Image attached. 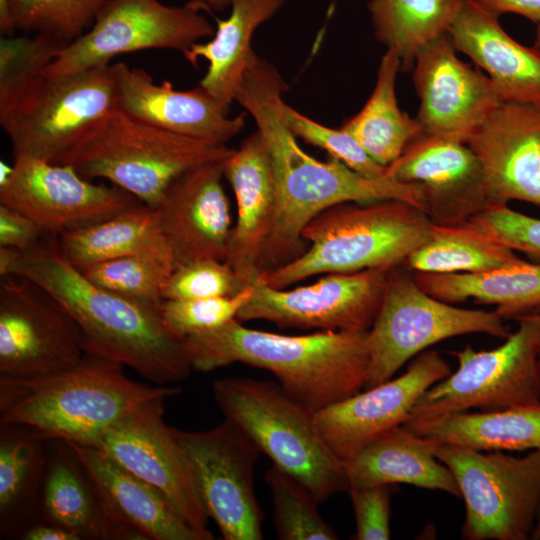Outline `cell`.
I'll return each instance as SVG.
<instances>
[{"mask_svg":"<svg viewBox=\"0 0 540 540\" xmlns=\"http://www.w3.org/2000/svg\"><path fill=\"white\" fill-rule=\"evenodd\" d=\"M110 0H8L15 30L47 33L66 44L84 34Z\"/></svg>","mask_w":540,"mask_h":540,"instance_id":"37","label":"cell"},{"mask_svg":"<svg viewBox=\"0 0 540 540\" xmlns=\"http://www.w3.org/2000/svg\"><path fill=\"white\" fill-rule=\"evenodd\" d=\"M538 361H539V365H540V351H539V355H538Z\"/></svg>","mask_w":540,"mask_h":540,"instance_id":"54","label":"cell"},{"mask_svg":"<svg viewBox=\"0 0 540 540\" xmlns=\"http://www.w3.org/2000/svg\"><path fill=\"white\" fill-rule=\"evenodd\" d=\"M398 181L420 186L426 215L452 225L496 206L487 190L481 163L461 142L421 133L386 169Z\"/></svg>","mask_w":540,"mask_h":540,"instance_id":"20","label":"cell"},{"mask_svg":"<svg viewBox=\"0 0 540 540\" xmlns=\"http://www.w3.org/2000/svg\"><path fill=\"white\" fill-rule=\"evenodd\" d=\"M166 397L152 399L88 443L160 492L202 540H212L208 514L187 455L164 421Z\"/></svg>","mask_w":540,"mask_h":540,"instance_id":"14","label":"cell"},{"mask_svg":"<svg viewBox=\"0 0 540 540\" xmlns=\"http://www.w3.org/2000/svg\"><path fill=\"white\" fill-rule=\"evenodd\" d=\"M283 120L295 134L306 143L325 150L335 158L360 174L369 177H381L387 167L373 160L359 142L348 132L330 128L305 116L284 100L280 105Z\"/></svg>","mask_w":540,"mask_h":540,"instance_id":"41","label":"cell"},{"mask_svg":"<svg viewBox=\"0 0 540 540\" xmlns=\"http://www.w3.org/2000/svg\"><path fill=\"white\" fill-rule=\"evenodd\" d=\"M464 0H369L376 40L397 53L401 71H412L415 57L446 34Z\"/></svg>","mask_w":540,"mask_h":540,"instance_id":"33","label":"cell"},{"mask_svg":"<svg viewBox=\"0 0 540 540\" xmlns=\"http://www.w3.org/2000/svg\"><path fill=\"white\" fill-rule=\"evenodd\" d=\"M439 444L395 427L344 461L349 489L403 483L461 497L451 471L435 456Z\"/></svg>","mask_w":540,"mask_h":540,"instance_id":"27","label":"cell"},{"mask_svg":"<svg viewBox=\"0 0 540 540\" xmlns=\"http://www.w3.org/2000/svg\"><path fill=\"white\" fill-rule=\"evenodd\" d=\"M7 275L30 279L51 294L80 326L86 352L128 366L159 385L189 376L184 340L165 326L163 301H139L94 284L65 258L57 236L45 235L18 250Z\"/></svg>","mask_w":540,"mask_h":540,"instance_id":"2","label":"cell"},{"mask_svg":"<svg viewBox=\"0 0 540 540\" xmlns=\"http://www.w3.org/2000/svg\"><path fill=\"white\" fill-rule=\"evenodd\" d=\"M439 443L479 451L540 450V403L481 412H461L403 424Z\"/></svg>","mask_w":540,"mask_h":540,"instance_id":"31","label":"cell"},{"mask_svg":"<svg viewBox=\"0 0 540 540\" xmlns=\"http://www.w3.org/2000/svg\"><path fill=\"white\" fill-rule=\"evenodd\" d=\"M485 10L499 17L514 13L540 25V0H474Z\"/></svg>","mask_w":540,"mask_h":540,"instance_id":"47","label":"cell"},{"mask_svg":"<svg viewBox=\"0 0 540 540\" xmlns=\"http://www.w3.org/2000/svg\"><path fill=\"white\" fill-rule=\"evenodd\" d=\"M273 501L276 534L281 540H337L321 517L314 494L289 473L272 465L265 475Z\"/></svg>","mask_w":540,"mask_h":540,"instance_id":"36","label":"cell"},{"mask_svg":"<svg viewBox=\"0 0 540 540\" xmlns=\"http://www.w3.org/2000/svg\"><path fill=\"white\" fill-rule=\"evenodd\" d=\"M224 176L237 204V219L232 227L226 261L243 289L260 276V261L277 211L274 173L257 130L225 160Z\"/></svg>","mask_w":540,"mask_h":540,"instance_id":"24","label":"cell"},{"mask_svg":"<svg viewBox=\"0 0 540 540\" xmlns=\"http://www.w3.org/2000/svg\"><path fill=\"white\" fill-rule=\"evenodd\" d=\"M413 277L426 293L446 303L473 299L496 305L503 320H516L540 307V263L522 259L479 273L414 272Z\"/></svg>","mask_w":540,"mask_h":540,"instance_id":"29","label":"cell"},{"mask_svg":"<svg viewBox=\"0 0 540 540\" xmlns=\"http://www.w3.org/2000/svg\"><path fill=\"white\" fill-rule=\"evenodd\" d=\"M26 540H79L81 537L73 531L56 524L36 525L23 536Z\"/></svg>","mask_w":540,"mask_h":540,"instance_id":"48","label":"cell"},{"mask_svg":"<svg viewBox=\"0 0 540 540\" xmlns=\"http://www.w3.org/2000/svg\"><path fill=\"white\" fill-rule=\"evenodd\" d=\"M40 467L36 443L2 433L0 441V512L7 515L27 498Z\"/></svg>","mask_w":540,"mask_h":540,"instance_id":"43","label":"cell"},{"mask_svg":"<svg viewBox=\"0 0 540 540\" xmlns=\"http://www.w3.org/2000/svg\"><path fill=\"white\" fill-rule=\"evenodd\" d=\"M518 329L492 350L466 345L450 353L454 373L430 387L415 403L410 420H430L466 412L501 410L540 403V323L519 320Z\"/></svg>","mask_w":540,"mask_h":540,"instance_id":"11","label":"cell"},{"mask_svg":"<svg viewBox=\"0 0 540 540\" xmlns=\"http://www.w3.org/2000/svg\"><path fill=\"white\" fill-rule=\"evenodd\" d=\"M44 507L52 523L73 531L81 539H141L117 521L92 481H85L70 463L58 462L51 468L44 489Z\"/></svg>","mask_w":540,"mask_h":540,"instance_id":"35","label":"cell"},{"mask_svg":"<svg viewBox=\"0 0 540 540\" xmlns=\"http://www.w3.org/2000/svg\"><path fill=\"white\" fill-rule=\"evenodd\" d=\"M466 144L496 206L510 200L540 206V106L501 103Z\"/></svg>","mask_w":540,"mask_h":540,"instance_id":"23","label":"cell"},{"mask_svg":"<svg viewBox=\"0 0 540 540\" xmlns=\"http://www.w3.org/2000/svg\"><path fill=\"white\" fill-rule=\"evenodd\" d=\"M519 320H532L540 323V307L516 319V321Z\"/></svg>","mask_w":540,"mask_h":540,"instance_id":"51","label":"cell"},{"mask_svg":"<svg viewBox=\"0 0 540 540\" xmlns=\"http://www.w3.org/2000/svg\"><path fill=\"white\" fill-rule=\"evenodd\" d=\"M197 5L202 11L219 12L230 7L231 0H190Z\"/></svg>","mask_w":540,"mask_h":540,"instance_id":"50","label":"cell"},{"mask_svg":"<svg viewBox=\"0 0 540 540\" xmlns=\"http://www.w3.org/2000/svg\"><path fill=\"white\" fill-rule=\"evenodd\" d=\"M190 462L202 504L225 540H261L263 513L254 490L261 453L238 427L224 419L198 432L174 428Z\"/></svg>","mask_w":540,"mask_h":540,"instance_id":"15","label":"cell"},{"mask_svg":"<svg viewBox=\"0 0 540 540\" xmlns=\"http://www.w3.org/2000/svg\"><path fill=\"white\" fill-rule=\"evenodd\" d=\"M45 234L23 213L0 204V246L26 250Z\"/></svg>","mask_w":540,"mask_h":540,"instance_id":"46","label":"cell"},{"mask_svg":"<svg viewBox=\"0 0 540 540\" xmlns=\"http://www.w3.org/2000/svg\"><path fill=\"white\" fill-rule=\"evenodd\" d=\"M287 0H231L230 14L217 20L210 40L194 44L183 54L194 67L208 62L199 86L229 111L244 75L257 54L251 42L255 31L270 20Z\"/></svg>","mask_w":540,"mask_h":540,"instance_id":"28","label":"cell"},{"mask_svg":"<svg viewBox=\"0 0 540 540\" xmlns=\"http://www.w3.org/2000/svg\"><path fill=\"white\" fill-rule=\"evenodd\" d=\"M522 260L467 221L443 225L431 221L429 239L404 266L414 272L479 273Z\"/></svg>","mask_w":540,"mask_h":540,"instance_id":"34","label":"cell"},{"mask_svg":"<svg viewBox=\"0 0 540 540\" xmlns=\"http://www.w3.org/2000/svg\"><path fill=\"white\" fill-rule=\"evenodd\" d=\"M214 33L215 28L192 1L172 6L159 0H110L93 25L68 43L43 74L108 66L118 55L150 49L184 54Z\"/></svg>","mask_w":540,"mask_h":540,"instance_id":"12","label":"cell"},{"mask_svg":"<svg viewBox=\"0 0 540 540\" xmlns=\"http://www.w3.org/2000/svg\"><path fill=\"white\" fill-rule=\"evenodd\" d=\"M474 0H464L449 27L457 51L485 71L502 103L540 106V50L514 40Z\"/></svg>","mask_w":540,"mask_h":540,"instance_id":"25","label":"cell"},{"mask_svg":"<svg viewBox=\"0 0 540 540\" xmlns=\"http://www.w3.org/2000/svg\"><path fill=\"white\" fill-rule=\"evenodd\" d=\"M450 374L449 364L438 352L425 350L402 375L316 412V427L332 451L345 461L381 435L405 424L417 400Z\"/></svg>","mask_w":540,"mask_h":540,"instance_id":"19","label":"cell"},{"mask_svg":"<svg viewBox=\"0 0 540 540\" xmlns=\"http://www.w3.org/2000/svg\"><path fill=\"white\" fill-rule=\"evenodd\" d=\"M171 262L149 256H125L79 269L94 284L127 298L160 303Z\"/></svg>","mask_w":540,"mask_h":540,"instance_id":"38","label":"cell"},{"mask_svg":"<svg viewBox=\"0 0 540 540\" xmlns=\"http://www.w3.org/2000/svg\"><path fill=\"white\" fill-rule=\"evenodd\" d=\"M86 354L72 315L30 279L0 280V378H29L78 364Z\"/></svg>","mask_w":540,"mask_h":540,"instance_id":"13","label":"cell"},{"mask_svg":"<svg viewBox=\"0 0 540 540\" xmlns=\"http://www.w3.org/2000/svg\"><path fill=\"white\" fill-rule=\"evenodd\" d=\"M350 495L356 523V540L390 539L389 485L351 488Z\"/></svg>","mask_w":540,"mask_h":540,"instance_id":"45","label":"cell"},{"mask_svg":"<svg viewBox=\"0 0 540 540\" xmlns=\"http://www.w3.org/2000/svg\"><path fill=\"white\" fill-rule=\"evenodd\" d=\"M141 203L121 188L95 183L71 165L14 158L12 172L0 183V204L33 220L45 235L60 236Z\"/></svg>","mask_w":540,"mask_h":540,"instance_id":"17","label":"cell"},{"mask_svg":"<svg viewBox=\"0 0 540 540\" xmlns=\"http://www.w3.org/2000/svg\"><path fill=\"white\" fill-rule=\"evenodd\" d=\"M532 540H540V507L537 513L535 525L531 534Z\"/></svg>","mask_w":540,"mask_h":540,"instance_id":"52","label":"cell"},{"mask_svg":"<svg viewBox=\"0 0 540 540\" xmlns=\"http://www.w3.org/2000/svg\"><path fill=\"white\" fill-rule=\"evenodd\" d=\"M252 293L253 286L250 285L232 296L163 300V322L173 335L182 340L209 332L237 319Z\"/></svg>","mask_w":540,"mask_h":540,"instance_id":"40","label":"cell"},{"mask_svg":"<svg viewBox=\"0 0 540 540\" xmlns=\"http://www.w3.org/2000/svg\"><path fill=\"white\" fill-rule=\"evenodd\" d=\"M57 238L65 258L78 269L125 256H149L173 264L155 211L143 203Z\"/></svg>","mask_w":540,"mask_h":540,"instance_id":"30","label":"cell"},{"mask_svg":"<svg viewBox=\"0 0 540 540\" xmlns=\"http://www.w3.org/2000/svg\"><path fill=\"white\" fill-rule=\"evenodd\" d=\"M115 107L160 129L214 145H227L245 125L244 114L228 116L201 86L177 90L169 81L154 82L144 69L112 64Z\"/></svg>","mask_w":540,"mask_h":540,"instance_id":"22","label":"cell"},{"mask_svg":"<svg viewBox=\"0 0 540 540\" xmlns=\"http://www.w3.org/2000/svg\"><path fill=\"white\" fill-rule=\"evenodd\" d=\"M234 148L178 135L116 107L90 123L56 163L89 180H106L154 208L187 170L225 161Z\"/></svg>","mask_w":540,"mask_h":540,"instance_id":"6","label":"cell"},{"mask_svg":"<svg viewBox=\"0 0 540 540\" xmlns=\"http://www.w3.org/2000/svg\"><path fill=\"white\" fill-rule=\"evenodd\" d=\"M467 222L500 244L540 260V219L502 204L472 216Z\"/></svg>","mask_w":540,"mask_h":540,"instance_id":"44","label":"cell"},{"mask_svg":"<svg viewBox=\"0 0 540 540\" xmlns=\"http://www.w3.org/2000/svg\"><path fill=\"white\" fill-rule=\"evenodd\" d=\"M389 270L328 273L293 289L273 288L258 278L237 320H265L281 328L367 332L381 306Z\"/></svg>","mask_w":540,"mask_h":540,"instance_id":"16","label":"cell"},{"mask_svg":"<svg viewBox=\"0 0 540 540\" xmlns=\"http://www.w3.org/2000/svg\"><path fill=\"white\" fill-rule=\"evenodd\" d=\"M470 333L505 339L510 334L495 310L455 307L426 293L401 266L390 269L381 306L367 331L370 363L364 388L393 378L428 347Z\"/></svg>","mask_w":540,"mask_h":540,"instance_id":"8","label":"cell"},{"mask_svg":"<svg viewBox=\"0 0 540 540\" xmlns=\"http://www.w3.org/2000/svg\"><path fill=\"white\" fill-rule=\"evenodd\" d=\"M430 230V218L401 200L340 203L307 224L299 257L259 278L282 289L320 274L392 269L427 242Z\"/></svg>","mask_w":540,"mask_h":540,"instance_id":"5","label":"cell"},{"mask_svg":"<svg viewBox=\"0 0 540 540\" xmlns=\"http://www.w3.org/2000/svg\"><path fill=\"white\" fill-rule=\"evenodd\" d=\"M285 87L277 68L257 55L235 96L264 142L277 191L276 218L262 254L260 274L299 257L307 248L303 239L307 224L334 205L396 199L426 211L417 184L386 174L365 176L335 158L321 161L303 150L281 115Z\"/></svg>","mask_w":540,"mask_h":540,"instance_id":"1","label":"cell"},{"mask_svg":"<svg viewBox=\"0 0 540 540\" xmlns=\"http://www.w3.org/2000/svg\"><path fill=\"white\" fill-rule=\"evenodd\" d=\"M401 61L397 53L387 49L380 60L374 89L362 107L341 128L351 134L382 166H389L406 146L422 133L416 118L398 106L395 84Z\"/></svg>","mask_w":540,"mask_h":540,"instance_id":"32","label":"cell"},{"mask_svg":"<svg viewBox=\"0 0 540 540\" xmlns=\"http://www.w3.org/2000/svg\"><path fill=\"white\" fill-rule=\"evenodd\" d=\"M224 419L244 432L273 465L303 483L323 502L348 492L344 461L320 435L314 413L279 383L223 378L212 385Z\"/></svg>","mask_w":540,"mask_h":540,"instance_id":"7","label":"cell"},{"mask_svg":"<svg viewBox=\"0 0 540 540\" xmlns=\"http://www.w3.org/2000/svg\"><path fill=\"white\" fill-rule=\"evenodd\" d=\"M107 508L141 539L202 540L167 499L101 450L66 441Z\"/></svg>","mask_w":540,"mask_h":540,"instance_id":"26","label":"cell"},{"mask_svg":"<svg viewBox=\"0 0 540 540\" xmlns=\"http://www.w3.org/2000/svg\"><path fill=\"white\" fill-rule=\"evenodd\" d=\"M115 108L112 65L41 75L0 107V125L14 158L56 163L93 121Z\"/></svg>","mask_w":540,"mask_h":540,"instance_id":"10","label":"cell"},{"mask_svg":"<svg viewBox=\"0 0 540 540\" xmlns=\"http://www.w3.org/2000/svg\"><path fill=\"white\" fill-rule=\"evenodd\" d=\"M0 30L5 36L16 31L10 17L8 0H0Z\"/></svg>","mask_w":540,"mask_h":540,"instance_id":"49","label":"cell"},{"mask_svg":"<svg viewBox=\"0 0 540 540\" xmlns=\"http://www.w3.org/2000/svg\"><path fill=\"white\" fill-rule=\"evenodd\" d=\"M534 46L540 50V25L536 29Z\"/></svg>","mask_w":540,"mask_h":540,"instance_id":"53","label":"cell"},{"mask_svg":"<svg viewBox=\"0 0 540 540\" xmlns=\"http://www.w3.org/2000/svg\"><path fill=\"white\" fill-rule=\"evenodd\" d=\"M184 345L192 369L210 372L233 363L265 369L314 414L360 392L370 363L367 332L288 336L250 329L237 319L187 337Z\"/></svg>","mask_w":540,"mask_h":540,"instance_id":"3","label":"cell"},{"mask_svg":"<svg viewBox=\"0 0 540 540\" xmlns=\"http://www.w3.org/2000/svg\"><path fill=\"white\" fill-rule=\"evenodd\" d=\"M412 71L415 118L427 135L466 144L502 103L489 77L458 58L447 33L418 52Z\"/></svg>","mask_w":540,"mask_h":540,"instance_id":"18","label":"cell"},{"mask_svg":"<svg viewBox=\"0 0 540 540\" xmlns=\"http://www.w3.org/2000/svg\"><path fill=\"white\" fill-rule=\"evenodd\" d=\"M224 162L187 170L153 208L174 268L200 259L227 258L233 225L223 187Z\"/></svg>","mask_w":540,"mask_h":540,"instance_id":"21","label":"cell"},{"mask_svg":"<svg viewBox=\"0 0 540 540\" xmlns=\"http://www.w3.org/2000/svg\"><path fill=\"white\" fill-rule=\"evenodd\" d=\"M435 456L465 502L463 539H531L540 507V450L516 457L440 443Z\"/></svg>","mask_w":540,"mask_h":540,"instance_id":"9","label":"cell"},{"mask_svg":"<svg viewBox=\"0 0 540 540\" xmlns=\"http://www.w3.org/2000/svg\"><path fill=\"white\" fill-rule=\"evenodd\" d=\"M66 45L47 33L3 35L0 40V107L43 75Z\"/></svg>","mask_w":540,"mask_h":540,"instance_id":"39","label":"cell"},{"mask_svg":"<svg viewBox=\"0 0 540 540\" xmlns=\"http://www.w3.org/2000/svg\"><path fill=\"white\" fill-rule=\"evenodd\" d=\"M242 288L234 269L226 260L200 259L173 269L163 288L162 297L199 299L232 296Z\"/></svg>","mask_w":540,"mask_h":540,"instance_id":"42","label":"cell"},{"mask_svg":"<svg viewBox=\"0 0 540 540\" xmlns=\"http://www.w3.org/2000/svg\"><path fill=\"white\" fill-rule=\"evenodd\" d=\"M123 366L86 352L78 364L56 373L0 378L1 423L86 444L142 404L181 391L134 381Z\"/></svg>","mask_w":540,"mask_h":540,"instance_id":"4","label":"cell"}]
</instances>
